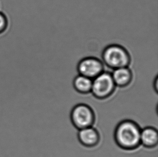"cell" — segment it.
<instances>
[{
  "label": "cell",
  "instance_id": "277c9868",
  "mask_svg": "<svg viewBox=\"0 0 158 157\" xmlns=\"http://www.w3.org/2000/svg\"><path fill=\"white\" fill-rule=\"evenodd\" d=\"M71 123L77 130L94 127L96 117L93 109L88 104L80 103L73 108L70 113Z\"/></svg>",
  "mask_w": 158,
  "mask_h": 157
},
{
  "label": "cell",
  "instance_id": "8fae6325",
  "mask_svg": "<svg viewBox=\"0 0 158 157\" xmlns=\"http://www.w3.org/2000/svg\"><path fill=\"white\" fill-rule=\"evenodd\" d=\"M153 88L154 89V91L156 92V93H158V76H156L153 81Z\"/></svg>",
  "mask_w": 158,
  "mask_h": 157
},
{
  "label": "cell",
  "instance_id": "5b68a950",
  "mask_svg": "<svg viewBox=\"0 0 158 157\" xmlns=\"http://www.w3.org/2000/svg\"><path fill=\"white\" fill-rule=\"evenodd\" d=\"M77 69L79 75L92 80L104 71L102 61L94 57H88L81 60Z\"/></svg>",
  "mask_w": 158,
  "mask_h": 157
},
{
  "label": "cell",
  "instance_id": "7a4b0ae2",
  "mask_svg": "<svg viewBox=\"0 0 158 157\" xmlns=\"http://www.w3.org/2000/svg\"><path fill=\"white\" fill-rule=\"evenodd\" d=\"M102 62L112 70L128 67L130 65V54L124 47L119 44L110 45L103 50Z\"/></svg>",
  "mask_w": 158,
  "mask_h": 157
},
{
  "label": "cell",
  "instance_id": "52a82bcc",
  "mask_svg": "<svg viewBox=\"0 0 158 157\" xmlns=\"http://www.w3.org/2000/svg\"><path fill=\"white\" fill-rule=\"evenodd\" d=\"M111 75L116 87L120 88L128 87L133 78V72L128 67L114 70Z\"/></svg>",
  "mask_w": 158,
  "mask_h": 157
},
{
  "label": "cell",
  "instance_id": "9c48e42d",
  "mask_svg": "<svg viewBox=\"0 0 158 157\" xmlns=\"http://www.w3.org/2000/svg\"><path fill=\"white\" fill-rule=\"evenodd\" d=\"M73 87L78 93L83 95L91 94L92 89V80L81 75H78L73 81Z\"/></svg>",
  "mask_w": 158,
  "mask_h": 157
},
{
  "label": "cell",
  "instance_id": "6da1fadb",
  "mask_svg": "<svg viewBox=\"0 0 158 157\" xmlns=\"http://www.w3.org/2000/svg\"><path fill=\"white\" fill-rule=\"evenodd\" d=\"M141 127L135 121L124 119L118 124L114 132L115 144L124 151H133L141 147Z\"/></svg>",
  "mask_w": 158,
  "mask_h": 157
},
{
  "label": "cell",
  "instance_id": "ba28073f",
  "mask_svg": "<svg viewBox=\"0 0 158 157\" xmlns=\"http://www.w3.org/2000/svg\"><path fill=\"white\" fill-rule=\"evenodd\" d=\"M141 145L146 149H154L158 143V131L156 127H146L141 129L140 134Z\"/></svg>",
  "mask_w": 158,
  "mask_h": 157
},
{
  "label": "cell",
  "instance_id": "8992f818",
  "mask_svg": "<svg viewBox=\"0 0 158 157\" xmlns=\"http://www.w3.org/2000/svg\"><path fill=\"white\" fill-rule=\"evenodd\" d=\"M77 136L79 143L83 147L90 149L100 148L114 157H122L115 155L101 147V135L98 130L94 127H90L78 130Z\"/></svg>",
  "mask_w": 158,
  "mask_h": 157
},
{
  "label": "cell",
  "instance_id": "30bf717a",
  "mask_svg": "<svg viewBox=\"0 0 158 157\" xmlns=\"http://www.w3.org/2000/svg\"><path fill=\"white\" fill-rule=\"evenodd\" d=\"M8 24V21L4 13L0 11V34L6 30Z\"/></svg>",
  "mask_w": 158,
  "mask_h": 157
},
{
  "label": "cell",
  "instance_id": "3957f363",
  "mask_svg": "<svg viewBox=\"0 0 158 157\" xmlns=\"http://www.w3.org/2000/svg\"><path fill=\"white\" fill-rule=\"evenodd\" d=\"M116 88L111 73L104 71L92 80L91 93L97 99L107 100L113 95Z\"/></svg>",
  "mask_w": 158,
  "mask_h": 157
}]
</instances>
